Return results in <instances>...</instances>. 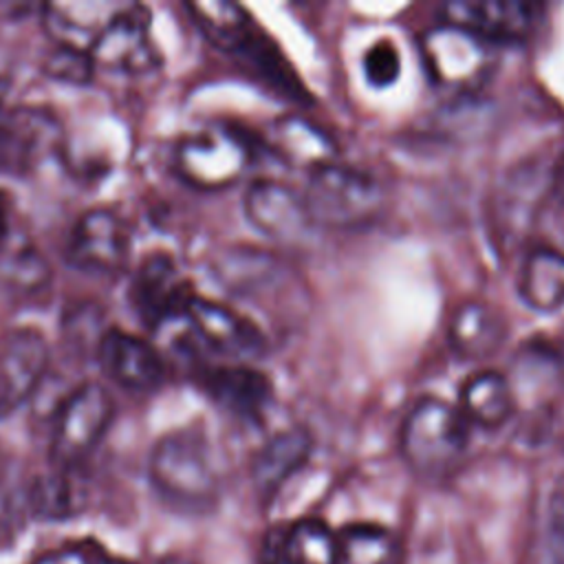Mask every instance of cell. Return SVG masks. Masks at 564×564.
I'll return each instance as SVG.
<instances>
[{
  "mask_svg": "<svg viewBox=\"0 0 564 564\" xmlns=\"http://www.w3.org/2000/svg\"><path fill=\"white\" fill-rule=\"evenodd\" d=\"M148 476L161 500L183 513H207L220 498V474L212 447L192 427L172 430L154 443Z\"/></svg>",
  "mask_w": 564,
  "mask_h": 564,
  "instance_id": "cell-1",
  "label": "cell"
},
{
  "mask_svg": "<svg viewBox=\"0 0 564 564\" xmlns=\"http://www.w3.org/2000/svg\"><path fill=\"white\" fill-rule=\"evenodd\" d=\"M469 447V423L438 397H421L399 427V452L405 465L425 478L449 476Z\"/></svg>",
  "mask_w": 564,
  "mask_h": 564,
  "instance_id": "cell-2",
  "label": "cell"
},
{
  "mask_svg": "<svg viewBox=\"0 0 564 564\" xmlns=\"http://www.w3.org/2000/svg\"><path fill=\"white\" fill-rule=\"evenodd\" d=\"M302 198L317 229H352L379 214L381 187L370 174L333 161L308 172Z\"/></svg>",
  "mask_w": 564,
  "mask_h": 564,
  "instance_id": "cell-3",
  "label": "cell"
},
{
  "mask_svg": "<svg viewBox=\"0 0 564 564\" xmlns=\"http://www.w3.org/2000/svg\"><path fill=\"white\" fill-rule=\"evenodd\" d=\"M430 82L447 93L467 95L482 88L496 68L494 44L471 31L441 22L419 37Z\"/></svg>",
  "mask_w": 564,
  "mask_h": 564,
  "instance_id": "cell-4",
  "label": "cell"
},
{
  "mask_svg": "<svg viewBox=\"0 0 564 564\" xmlns=\"http://www.w3.org/2000/svg\"><path fill=\"white\" fill-rule=\"evenodd\" d=\"M251 163V143L238 130L218 123L185 134L174 150L176 174L198 192L236 185Z\"/></svg>",
  "mask_w": 564,
  "mask_h": 564,
  "instance_id": "cell-5",
  "label": "cell"
},
{
  "mask_svg": "<svg viewBox=\"0 0 564 564\" xmlns=\"http://www.w3.org/2000/svg\"><path fill=\"white\" fill-rule=\"evenodd\" d=\"M115 419V401L99 383H82L53 416L48 454L55 467H79L101 443Z\"/></svg>",
  "mask_w": 564,
  "mask_h": 564,
  "instance_id": "cell-6",
  "label": "cell"
},
{
  "mask_svg": "<svg viewBox=\"0 0 564 564\" xmlns=\"http://www.w3.org/2000/svg\"><path fill=\"white\" fill-rule=\"evenodd\" d=\"M51 348L42 330L15 326L0 335V419L20 410L42 386Z\"/></svg>",
  "mask_w": 564,
  "mask_h": 564,
  "instance_id": "cell-7",
  "label": "cell"
},
{
  "mask_svg": "<svg viewBox=\"0 0 564 564\" xmlns=\"http://www.w3.org/2000/svg\"><path fill=\"white\" fill-rule=\"evenodd\" d=\"M130 245L128 223L108 207H93L73 225L66 258L82 271L115 273L128 262Z\"/></svg>",
  "mask_w": 564,
  "mask_h": 564,
  "instance_id": "cell-8",
  "label": "cell"
},
{
  "mask_svg": "<svg viewBox=\"0 0 564 564\" xmlns=\"http://www.w3.org/2000/svg\"><path fill=\"white\" fill-rule=\"evenodd\" d=\"M242 207L251 227L280 245L308 242L311 231L317 229L302 194L280 181H253L245 192Z\"/></svg>",
  "mask_w": 564,
  "mask_h": 564,
  "instance_id": "cell-9",
  "label": "cell"
},
{
  "mask_svg": "<svg viewBox=\"0 0 564 564\" xmlns=\"http://www.w3.org/2000/svg\"><path fill=\"white\" fill-rule=\"evenodd\" d=\"M183 317L189 322L196 337L218 355L245 361L260 357L267 348V337L260 326L229 304L194 293Z\"/></svg>",
  "mask_w": 564,
  "mask_h": 564,
  "instance_id": "cell-10",
  "label": "cell"
},
{
  "mask_svg": "<svg viewBox=\"0 0 564 564\" xmlns=\"http://www.w3.org/2000/svg\"><path fill=\"white\" fill-rule=\"evenodd\" d=\"M542 18V4L520 0H460L441 9V22L463 26L489 44L527 40Z\"/></svg>",
  "mask_w": 564,
  "mask_h": 564,
  "instance_id": "cell-11",
  "label": "cell"
},
{
  "mask_svg": "<svg viewBox=\"0 0 564 564\" xmlns=\"http://www.w3.org/2000/svg\"><path fill=\"white\" fill-rule=\"evenodd\" d=\"M150 9L130 2L90 48L97 68L141 75L159 66V51L150 35Z\"/></svg>",
  "mask_w": 564,
  "mask_h": 564,
  "instance_id": "cell-12",
  "label": "cell"
},
{
  "mask_svg": "<svg viewBox=\"0 0 564 564\" xmlns=\"http://www.w3.org/2000/svg\"><path fill=\"white\" fill-rule=\"evenodd\" d=\"M192 295L194 291L167 253L148 256L139 264L128 289L130 306L150 328L163 326L176 315L183 317Z\"/></svg>",
  "mask_w": 564,
  "mask_h": 564,
  "instance_id": "cell-13",
  "label": "cell"
},
{
  "mask_svg": "<svg viewBox=\"0 0 564 564\" xmlns=\"http://www.w3.org/2000/svg\"><path fill=\"white\" fill-rule=\"evenodd\" d=\"M97 359L108 379L130 392H152L165 379V361L159 350L139 335L108 328L97 344Z\"/></svg>",
  "mask_w": 564,
  "mask_h": 564,
  "instance_id": "cell-14",
  "label": "cell"
},
{
  "mask_svg": "<svg viewBox=\"0 0 564 564\" xmlns=\"http://www.w3.org/2000/svg\"><path fill=\"white\" fill-rule=\"evenodd\" d=\"M200 386L220 410L249 423L260 421L273 403V386L269 377L247 364L205 368Z\"/></svg>",
  "mask_w": 564,
  "mask_h": 564,
  "instance_id": "cell-15",
  "label": "cell"
},
{
  "mask_svg": "<svg viewBox=\"0 0 564 564\" xmlns=\"http://www.w3.org/2000/svg\"><path fill=\"white\" fill-rule=\"evenodd\" d=\"M128 4L119 0H57L42 7V24L55 44L90 53Z\"/></svg>",
  "mask_w": 564,
  "mask_h": 564,
  "instance_id": "cell-16",
  "label": "cell"
},
{
  "mask_svg": "<svg viewBox=\"0 0 564 564\" xmlns=\"http://www.w3.org/2000/svg\"><path fill=\"white\" fill-rule=\"evenodd\" d=\"M262 564H337V531L319 518H300L267 533Z\"/></svg>",
  "mask_w": 564,
  "mask_h": 564,
  "instance_id": "cell-17",
  "label": "cell"
},
{
  "mask_svg": "<svg viewBox=\"0 0 564 564\" xmlns=\"http://www.w3.org/2000/svg\"><path fill=\"white\" fill-rule=\"evenodd\" d=\"M505 315L480 300H467L449 317L447 341L449 348L463 359H487L494 357L507 339Z\"/></svg>",
  "mask_w": 564,
  "mask_h": 564,
  "instance_id": "cell-18",
  "label": "cell"
},
{
  "mask_svg": "<svg viewBox=\"0 0 564 564\" xmlns=\"http://www.w3.org/2000/svg\"><path fill=\"white\" fill-rule=\"evenodd\" d=\"M313 438L304 427H289L271 436L253 456L251 480L262 500H271L311 458Z\"/></svg>",
  "mask_w": 564,
  "mask_h": 564,
  "instance_id": "cell-19",
  "label": "cell"
},
{
  "mask_svg": "<svg viewBox=\"0 0 564 564\" xmlns=\"http://www.w3.org/2000/svg\"><path fill=\"white\" fill-rule=\"evenodd\" d=\"M218 278L225 286L245 295H262L264 291H273L275 297L291 295V271L282 260L267 251L253 249H236L229 251L216 264Z\"/></svg>",
  "mask_w": 564,
  "mask_h": 564,
  "instance_id": "cell-20",
  "label": "cell"
},
{
  "mask_svg": "<svg viewBox=\"0 0 564 564\" xmlns=\"http://www.w3.org/2000/svg\"><path fill=\"white\" fill-rule=\"evenodd\" d=\"M198 31L220 51L240 55L256 37V26L249 11L229 0H198L185 4Z\"/></svg>",
  "mask_w": 564,
  "mask_h": 564,
  "instance_id": "cell-21",
  "label": "cell"
},
{
  "mask_svg": "<svg viewBox=\"0 0 564 564\" xmlns=\"http://www.w3.org/2000/svg\"><path fill=\"white\" fill-rule=\"evenodd\" d=\"M516 410L507 375L480 370L469 375L458 392V412L467 423L496 430L509 421Z\"/></svg>",
  "mask_w": 564,
  "mask_h": 564,
  "instance_id": "cell-22",
  "label": "cell"
},
{
  "mask_svg": "<svg viewBox=\"0 0 564 564\" xmlns=\"http://www.w3.org/2000/svg\"><path fill=\"white\" fill-rule=\"evenodd\" d=\"M51 119L33 108H0V172H24L40 156Z\"/></svg>",
  "mask_w": 564,
  "mask_h": 564,
  "instance_id": "cell-23",
  "label": "cell"
},
{
  "mask_svg": "<svg viewBox=\"0 0 564 564\" xmlns=\"http://www.w3.org/2000/svg\"><path fill=\"white\" fill-rule=\"evenodd\" d=\"M269 143L278 159L297 170H315L333 163L335 145L330 139L311 121L297 115H284L271 126Z\"/></svg>",
  "mask_w": 564,
  "mask_h": 564,
  "instance_id": "cell-24",
  "label": "cell"
},
{
  "mask_svg": "<svg viewBox=\"0 0 564 564\" xmlns=\"http://www.w3.org/2000/svg\"><path fill=\"white\" fill-rule=\"evenodd\" d=\"M518 293L527 306L540 313H555L564 308V251L551 247H535L527 253L520 275Z\"/></svg>",
  "mask_w": 564,
  "mask_h": 564,
  "instance_id": "cell-25",
  "label": "cell"
},
{
  "mask_svg": "<svg viewBox=\"0 0 564 564\" xmlns=\"http://www.w3.org/2000/svg\"><path fill=\"white\" fill-rule=\"evenodd\" d=\"M516 408L527 399H542L564 386V350L533 341L518 352L513 377L507 375Z\"/></svg>",
  "mask_w": 564,
  "mask_h": 564,
  "instance_id": "cell-26",
  "label": "cell"
},
{
  "mask_svg": "<svg viewBox=\"0 0 564 564\" xmlns=\"http://www.w3.org/2000/svg\"><path fill=\"white\" fill-rule=\"evenodd\" d=\"M53 269L44 253L13 234L0 247V284L15 297H37L48 291Z\"/></svg>",
  "mask_w": 564,
  "mask_h": 564,
  "instance_id": "cell-27",
  "label": "cell"
},
{
  "mask_svg": "<svg viewBox=\"0 0 564 564\" xmlns=\"http://www.w3.org/2000/svg\"><path fill=\"white\" fill-rule=\"evenodd\" d=\"M399 540L372 522H352L337 531V564H397Z\"/></svg>",
  "mask_w": 564,
  "mask_h": 564,
  "instance_id": "cell-28",
  "label": "cell"
},
{
  "mask_svg": "<svg viewBox=\"0 0 564 564\" xmlns=\"http://www.w3.org/2000/svg\"><path fill=\"white\" fill-rule=\"evenodd\" d=\"M77 467H55V471L42 476L31 491V505L35 516L44 520H64L82 511L86 494L75 476Z\"/></svg>",
  "mask_w": 564,
  "mask_h": 564,
  "instance_id": "cell-29",
  "label": "cell"
},
{
  "mask_svg": "<svg viewBox=\"0 0 564 564\" xmlns=\"http://www.w3.org/2000/svg\"><path fill=\"white\" fill-rule=\"evenodd\" d=\"M97 66L90 57V53L70 48V46H59L46 55L44 59V73L51 79H57L62 84H73V86H84L93 79Z\"/></svg>",
  "mask_w": 564,
  "mask_h": 564,
  "instance_id": "cell-30",
  "label": "cell"
},
{
  "mask_svg": "<svg viewBox=\"0 0 564 564\" xmlns=\"http://www.w3.org/2000/svg\"><path fill=\"white\" fill-rule=\"evenodd\" d=\"M364 77L375 88H388L399 79L401 55L390 40H377L364 53Z\"/></svg>",
  "mask_w": 564,
  "mask_h": 564,
  "instance_id": "cell-31",
  "label": "cell"
},
{
  "mask_svg": "<svg viewBox=\"0 0 564 564\" xmlns=\"http://www.w3.org/2000/svg\"><path fill=\"white\" fill-rule=\"evenodd\" d=\"M106 553L95 542L66 544L35 557L31 564H99Z\"/></svg>",
  "mask_w": 564,
  "mask_h": 564,
  "instance_id": "cell-32",
  "label": "cell"
},
{
  "mask_svg": "<svg viewBox=\"0 0 564 564\" xmlns=\"http://www.w3.org/2000/svg\"><path fill=\"white\" fill-rule=\"evenodd\" d=\"M11 196L4 189H0V247L11 236Z\"/></svg>",
  "mask_w": 564,
  "mask_h": 564,
  "instance_id": "cell-33",
  "label": "cell"
},
{
  "mask_svg": "<svg viewBox=\"0 0 564 564\" xmlns=\"http://www.w3.org/2000/svg\"><path fill=\"white\" fill-rule=\"evenodd\" d=\"M551 192L564 200V152L560 154L551 170Z\"/></svg>",
  "mask_w": 564,
  "mask_h": 564,
  "instance_id": "cell-34",
  "label": "cell"
},
{
  "mask_svg": "<svg viewBox=\"0 0 564 564\" xmlns=\"http://www.w3.org/2000/svg\"><path fill=\"white\" fill-rule=\"evenodd\" d=\"M159 564H194V562L187 560L185 555H167V557H163Z\"/></svg>",
  "mask_w": 564,
  "mask_h": 564,
  "instance_id": "cell-35",
  "label": "cell"
},
{
  "mask_svg": "<svg viewBox=\"0 0 564 564\" xmlns=\"http://www.w3.org/2000/svg\"><path fill=\"white\" fill-rule=\"evenodd\" d=\"M99 564H134L130 560H119V557H110V555H104Z\"/></svg>",
  "mask_w": 564,
  "mask_h": 564,
  "instance_id": "cell-36",
  "label": "cell"
},
{
  "mask_svg": "<svg viewBox=\"0 0 564 564\" xmlns=\"http://www.w3.org/2000/svg\"><path fill=\"white\" fill-rule=\"evenodd\" d=\"M4 95H7V84H4V79L0 77V108H2V99H4Z\"/></svg>",
  "mask_w": 564,
  "mask_h": 564,
  "instance_id": "cell-37",
  "label": "cell"
}]
</instances>
